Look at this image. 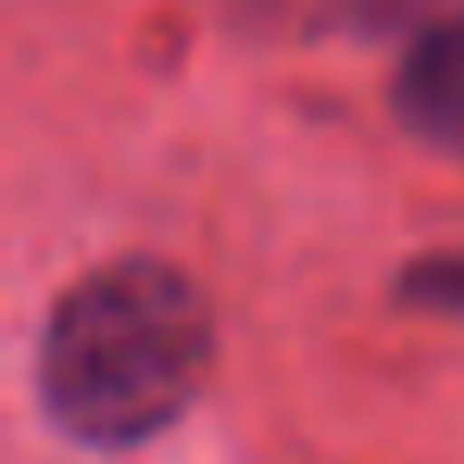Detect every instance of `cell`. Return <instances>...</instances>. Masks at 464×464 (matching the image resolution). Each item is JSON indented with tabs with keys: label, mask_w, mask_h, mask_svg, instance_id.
<instances>
[{
	"label": "cell",
	"mask_w": 464,
	"mask_h": 464,
	"mask_svg": "<svg viewBox=\"0 0 464 464\" xmlns=\"http://www.w3.org/2000/svg\"><path fill=\"white\" fill-rule=\"evenodd\" d=\"M217 324L198 280L160 255H121L58 293L39 331L45 413L102 451L160 439L210 382Z\"/></svg>",
	"instance_id": "1"
},
{
	"label": "cell",
	"mask_w": 464,
	"mask_h": 464,
	"mask_svg": "<svg viewBox=\"0 0 464 464\" xmlns=\"http://www.w3.org/2000/svg\"><path fill=\"white\" fill-rule=\"evenodd\" d=\"M394 109L426 147L464 160V26L401 45Z\"/></svg>",
	"instance_id": "2"
},
{
	"label": "cell",
	"mask_w": 464,
	"mask_h": 464,
	"mask_svg": "<svg viewBox=\"0 0 464 464\" xmlns=\"http://www.w3.org/2000/svg\"><path fill=\"white\" fill-rule=\"evenodd\" d=\"M350 14L369 33H388V39L413 45V39H432V33H458L464 0H350Z\"/></svg>",
	"instance_id": "3"
}]
</instances>
